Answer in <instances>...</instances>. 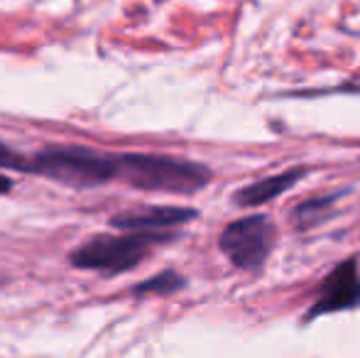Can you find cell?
<instances>
[{"mask_svg":"<svg viewBox=\"0 0 360 358\" xmlns=\"http://www.w3.org/2000/svg\"><path fill=\"white\" fill-rule=\"evenodd\" d=\"M113 158V179L145 191L165 194H196L211 179V170L199 162L169 155L152 153H120Z\"/></svg>","mask_w":360,"mask_h":358,"instance_id":"1","label":"cell"},{"mask_svg":"<svg viewBox=\"0 0 360 358\" xmlns=\"http://www.w3.org/2000/svg\"><path fill=\"white\" fill-rule=\"evenodd\" d=\"M172 241V234L162 231H130L125 236H98L72 250L69 260L74 268L101 270L108 275L133 270L155 245Z\"/></svg>","mask_w":360,"mask_h":358,"instance_id":"2","label":"cell"},{"mask_svg":"<svg viewBox=\"0 0 360 358\" xmlns=\"http://www.w3.org/2000/svg\"><path fill=\"white\" fill-rule=\"evenodd\" d=\"M27 172L69 186H98L113 179V158L79 145H57L27 160Z\"/></svg>","mask_w":360,"mask_h":358,"instance_id":"3","label":"cell"},{"mask_svg":"<svg viewBox=\"0 0 360 358\" xmlns=\"http://www.w3.org/2000/svg\"><path fill=\"white\" fill-rule=\"evenodd\" d=\"M277 241V229L270 216L252 214L238 219L221 231V253L238 270H260Z\"/></svg>","mask_w":360,"mask_h":358,"instance_id":"4","label":"cell"},{"mask_svg":"<svg viewBox=\"0 0 360 358\" xmlns=\"http://www.w3.org/2000/svg\"><path fill=\"white\" fill-rule=\"evenodd\" d=\"M360 305V277L356 260H346L341 263L331 275L323 280L321 292H319L316 302L309 309L307 319H316L323 314H333V312L351 309Z\"/></svg>","mask_w":360,"mask_h":358,"instance_id":"5","label":"cell"},{"mask_svg":"<svg viewBox=\"0 0 360 358\" xmlns=\"http://www.w3.org/2000/svg\"><path fill=\"white\" fill-rule=\"evenodd\" d=\"M191 219H196V211L184 206H140V209L115 214L110 224L120 231H165Z\"/></svg>","mask_w":360,"mask_h":358,"instance_id":"6","label":"cell"},{"mask_svg":"<svg viewBox=\"0 0 360 358\" xmlns=\"http://www.w3.org/2000/svg\"><path fill=\"white\" fill-rule=\"evenodd\" d=\"M304 167H294V170H287V172H280V174H272V177H265L255 184H248L243 186L240 191H236L233 201L238 206H260V204H267V201L277 199L280 194H285L287 189H292L299 179L304 177Z\"/></svg>","mask_w":360,"mask_h":358,"instance_id":"7","label":"cell"},{"mask_svg":"<svg viewBox=\"0 0 360 358\" xmlns=\"http://www.w3.org/2000/svg\"><path fill=\"white\" fill-rule=\"evenodd\" d=\"M181 287H184V277L174 270H165L160 275L150 277V280L140 282L133 290V295H172V292L181 290Z\"/></svg>","mask_w":360,"mask_h":358,"instance_id":"8","label":"cell"},{"mask_svg":"<svg viewBox=\"0 0 360 358\" xmlns=\"http://www.w3.org/2000/svg\"><path fill=\"white\" fill-rule=\"evenodd\" d=\"M336 199V196H321V199H311V201H304V204H299L297 209L292 211V219L297 226H314V221L321 219V216H326L328 206H331V201Z\"/></svg>","mask_w":360,"mask_h":358,"instance_id":"9","label":"cell"},{"mask_svg":"<svg viewBox=\"0 0 360 358\" xmlns=\"http://www.w3.org/2000/svg\"><path fill=\"white\" fill-rule=\"evenodd\" d=\"M0 167L5 170H20V172H27V158H22L20 153L10 150L5 143H0Z\"/></svg>","mask_w":360,"mask_h":358,"instance_id":"10","label":"cell"},{"mask_svg":"<svg viewBox=\"0 0 360 358\" xmlns=\"http://www.w3.org/2000/svg\"><path fill=\"white\" fill-rule=\"evenodd\" d=\"M10 186H13V181H10L5 174H0V194H5V191H10Z\"/></svg>","mask_w":360,"mask_h":358,"instance_id":"11","label":"cell"}]
</instances>
